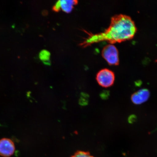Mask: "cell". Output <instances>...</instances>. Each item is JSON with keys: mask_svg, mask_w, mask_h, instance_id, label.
<instances>
[{"mask_svg": "<svg viewBox=\"0 0 157 157\" xmlns=\"http://www.w3.org/2000/svg\"><path fill=\"white\" fill-rule=\"evenodd\" d=\"M60 9L66 13H70L73 9L74 6L78 3L77 1H67V0H62L59 1Z\"/></svg>", "mask_w": 157, "mask_h": 157, "instance_id": "6", "label": "cell"}, {"mask_svg": "<svg viewBox=\"0 0 157 157\" xmlns=\"http://www.w3.org/2000/svg\"><path fill=\"white\" fill-rule=\"evenodd\" d=\"M96 78L100 86L107 88L113 85L115 76L114 74L112 71L109 69L104 68L98 72Z\"/></svg>", "mask_w": 157, "mask_h": 157, "instance_id": "3", "label": "cell"}, {"mask_svg": "<svg viewBox=\"0 0 157 157\" xmlns=\"http://www.w3.org/2000/svg\"><path fill=\"white\" fill-rule=\"evenodd\" d=\"M101 98L104 99H107L109 96V91H104L101 94Z\"/></svg>", "mask_w": 157, "mask_h": 157, "instance_id": "8", "label": "cell"}, {"mask_svg": "<svg viewBox=\"0 0 157 157\" xmlns=\"http://www.w3.org/2000/svg\"><path fill=\"white\" fill-rule=\"evenodd\" d=\"M150 96V93L148 90L142 89L133 94L131 97V100L135 105H140L146 101Z\"/></svg>", "mask_w": 157, "mask_h": 157, "instance_id": "5", "label": "cell"}, {"mask_svg": "<svg viewBox=\"0 0 157 157\" xmlns=\"http://www.w3.org/2000/svg\"><path fill=\"white\" fill-rule=\"evenodd\" d=\"M136 119V117L134 116L131 117L129 119V121L131 123L133 122V121H135Z\"/></svg>", "mask_w": 157, "mask_h": 157, "instance_id": "9", "label": "cell"}, {"mask_svg": "<svg viewBox=\"0 0 157 157\" xmlns=\"http://www.w3.org/2000/svg\"><path fill=\"white\" fill-rule=\"evenodd\" d=\"M136 25L128 16L120 14L111 18L110 25L103 33L92 35L89 43L107 41L111 44L132 39L136 32Z\"/></svg>", "mask_w": 157, "mask_h": 157, "instance_id": "1", "label": "cell"}, {"mask_svg": "<svg viewBox=\"0 0 157 157\" xmlns=\"http://www.w3.org/2000/svg\"><path fill=\"white\" fill-rule=\"evenodd\" d=\"M102 55L109 64L113 65L119 64L118 51L112 44H108L104 47L102 51Z\"/></svg>", "mask_w": 157, "mask_h": 157, "instance_id": "2", "label": "cell"}, {"mask_svg": "<svg viewBox=\"0 0 157 157\" xmlns=\"http://www.w3.org/2000/svg\"><path fill=\"white\" fill-rule=\"evenodd\" d=\"M71 157H94L89 153L83 151H78L76 152Z\"/></svg>", "mask_w": 157, "mask_h": 157, "instance_id": "7", "label": "cell"}, {"mask_svg": "<svg viewBox=\"0 0 157 157\" xmlns=\"http://www.w3.org/2000/svg\"><path fill=\"white\" fill-rule=\"evenodd\" d=\"M15 146L10 139L3 138L0 140V156L9 157L14 154Z\"/></svg>", "mask_w": 157, "mask_h": 157, "instance_id": "4", "label": "cell"}]
</instances>
